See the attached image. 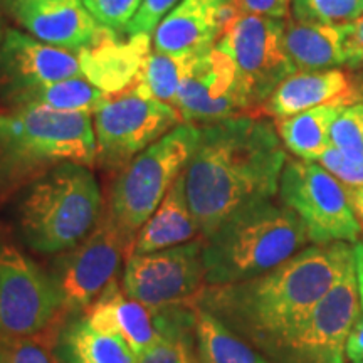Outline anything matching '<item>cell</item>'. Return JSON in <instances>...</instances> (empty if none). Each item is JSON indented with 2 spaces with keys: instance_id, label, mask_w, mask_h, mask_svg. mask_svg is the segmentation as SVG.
Instances as JSON below:
<instances>
[{
  "instance_id": "cell-28",
  "label": "cell",
  "mask_w": 363,
  "mask_h": 363,
  "mask_svg": "<svg viewBox=\"0 0 363 363\" xmlns=\"http://www.w3.org/2000/svg\"><path fill=\"white\" fill-rule=\"evenodd\" d=\"M201 52H152L140 81L153 98L174 104L182 83Z\"/></svg>"
},
{
  "instance_id": "cell-22",
  "label": "cell",
  "mask_w": 363,
  "mask_h": 363,
  "mask_svg": "<svg viewBox=\"0 0 363 363\" xmlns=\"http://www.w3.org/2000/svg\"><path fill=\"white\" fill-rule=\"evenodd\" d=\"M54 353L59 363H138L123 338L93 328L84 313L59 320Z\"/></svg>"
},
{
  "instance_id": "cell-12",
  "label": "cell",
  "mask_w": 363,
  "mask_h": 363,
  "mask_svg": "<svg viewBox=\"0 0 363 363\" xmlns=\"http://www.w3.org/2000/svg\"><path fill=\"white\" fill-rule=\"evenodd\" d=\"M283 19L238 13L216 48L233 59L252 110L264 106L274 89L296 72L284 48Z\"/></svg>"
},
{
  "instance_id": "cell-5",
  "label": "cell",
  "mask_w": 363,
  "mask_h": 363,
  "mask_svg": "<svg viewBox=\"0 0 363 363\" xmlns=\"http://www.w3.org/2000/svg\"><path fill=\"white\" fill-rule=\"evenodd\" d=\"M103 211L101 190L89 167L62 163L27 185L17 225L27 247L61 254L96 227Z\"/></svg>"
},
{
  "instance_id": "cell-43",
  "label": "cell",
  "mask_w": 363,
  "mask_h": 363,
  "mask_svg": "<svg viewBox=\"0 0 363 363\" xmlns=\"http://www.w3.org/2000/svg\"><path fill=\"white\" fill-rule=\"evenodd\" d=\"M358 363H363V362H358Z\"/></svg>"
},
{
  "instance_id": "cell-18",
  "label": "cell",
  "mask_w": 363,
  "mask_h": 363,
  "mask_svg": "<svg viewBox=\"0 0 363 363\" xmlns=\"http://www.w3.org/2000/svg\"><path fill=\"white\" fill-rule=\"evenodd\" d=\"M150 54V34H133L121 40L104 27L93 44L78 51V59L83 78L113 96L140 79Z\"/></svg>"
},
{
  "instance_id": "cell-7",
  "label": "cell",
  "mask_w": 363,
  "mask_h": 363,
  "mask_svg": "<svg viewBox=\"0 0 363 363\" xmlns=\"http://www.w3.org/2000/svg\"><path fill=\"white\" fill-rule=\"evenodd\" d=\"M174 104L153 98L142 81L128 89L113 94L108 103L93 115L96 138V163L101 169L120 172L182 123Z\"/></svg>"
},
{
  "instance_id": "cell-29",
  "label": "cell",
  "mask_w": 363,
  "mask_h": 363,
  "mask_svg": "<svg viewBox=\"0 0 363 363\" xmlns=\"http://www.w3.org/2000/svg\"><path fill=\"white\" fill-rule=\"evenodd\" d=\"M293 19L345 26L363 16V0H293Z\"/></svg>"
},
{
  "instance_id": "cell-24",
  "label": "cell",
  "mask_w": 363,
  "mask_h": 363,
  "mask_svg": "<svg viewBox=\"0 0 363 363\" xmlns=\"http://www.w3.org/2000/svg\"><path fill=\"white\" fill-rule=\"evenodd\" d=\"M4 94L12 108L30 106L52 111L88 113V115H94L110 99V94L103 93L84 78L27 86V88L7 91Z\"/></svg>"
},
{
  "instance_id": "cell-33",
  "label": "cell",
  "mask_w": 363,
  "mask_h": 363,
  "mask_svg": "<svg viewBox=\"0 0 363 363\" xmlns=\"http://www.w3.org/2000/svg\"><path fill=\"white\" fill-rule=\"evenodd\" d=\"M316 162L320 163L325 170H328L335 179L342 182L347 189H353V187H358V185H363L362 163L352 162L350 158L345 157L340 150L333 147V145H330V147L316 158Z\"/></svg>"
},
{
  "instance_id": "cell-3",
  "label": "cell",
  "mask_w": 363,
  "mask_h": 363,
  "mask_svg": "<svg viewBox=\"0 0 363 363\" xmlns=\"http://www.w3.org/2000/svg\"><path fill=\"white\" fill-rule=\"evenodd\" d=\"M62 163H96L93 115L30 106L0 111V203Z\"/></svg>"
},
{
  "instance_id": "cell-16",
  "label": "cell",
  "mask_w": 363,
  "mask_h": 363,
  "mask_svg": "<svg viewBox=\"0 0 363 363\" xmlns=\"http://www.w3.org/2000/svg\"><path fill=\"white\" fill-rule=\"evenodd\" d=\"M83 78L78 54L9 29L0 43V83L4 93L52 81Z\"/></svg>"
},
{
  "instance_id": "cell-10",
  "label": "cell",
  "mask_w": 363,
  "mask_h": 363,
  "mask_svg": "<svg viewBox=\"0 0 363 363\" xmlns=\"http://www.w3.org/2000/svg\"><path fill=\"white\" fill-rule=\"evenodd\" d=\"M61 318V299L51 272L0 229V337L45 333Z\"/></svg>"
},
{
  "instance_id": "cell-14",
  "label": "cell",
  "mask_w": 363,
  "mask_h": 363,
  "mask_svg": "<svg viewBox=\"0 0 363 363\" xmlns=\"http://www.w3.org/2000/svg\"><path fill=\"white\" fill-rule=\"evenodd\" d=\"M174 106L182 120L199 126L249 115L252 110L238 67L216 45L195 57Z\"/></svg>"
},
{
  "instance_id": "cell-1",
  "label": "cell",
  "mask_w": 363,
  "mask_h": 363,
  "mask_svg": "<svg viewBox=\"0 0 363 363\" xmlns=\"http://www.w3.org/2000/svg\"><path fill=\"white\" fill-rule=\"evenodd\" d=\"M288 162L276 125L240 115L202 125L184 170L185 194L206 239L235 212L271 201Z\"/></svg>"
},
{
  "instance_id": "cell-6",
  "label": "cell",
  "mask_w": 363,
  "mask_h": 363,
  "mask_svg": "<svg viewBox=\"0 0 363 363\" xmlns=\"http://www.w3.org/2000/svg\"><path fill=\"white\" fill-rule=\"evenodd\" d=\"M199 136L201 126L182 121L118 172L104 211L130 242L184 174Z\"/></svg>"
},
{
  "instance_id": "cell-20",
  "label": "cell",
  "mask_w": 363,
  "mask_h": 363,
  "mask_svg": "<svg viewBox=\"0 0 363 363\" xmlns=\"http://www.w3.org/2000/svg\"><path fill=\"white\" fill-rule=\"evenodd\" d=\"M84 316L93 328L123 338L138 360L158 338L157 313L130 298L116 279L84 311Z\"/></svg>"
},
{
  "instance_id": "cell-35",
  "label": "cell",
  "mask_w": 363,
  "mask_h": 363,
  "mask_svg": "<svg viewBox=\"0 0 363 363\" xmlns=\"http://www.w3.org/2000/svg\"><path fill=\"white\" fill-rule=\"evenodd\" d=\"M293 0H235L239 13L271 17V19H286L291 9Z\"/></svg>"
},
{
  "instance_id": "cell-25",
  "label": "cell",
  "mask_w": 363,
  "mask_h": 363,
  "mask_svg": "<svg viewBox=\"0 0 363 363\" xmlns=\"http://www.w3.org/2000/svg\"><path fill=\"white\" fill-rule=\"evenodd\" d=\"M155 313L158 338L138 363H201L195 335V303Z\"/></svg>"
},
{
  "instance_id": "cell-37",
  "label": "cell",
  "mask_w": 363,
  "mask_h": 363,
  "mask_svg": "<svg viewBox=\"0 0 363 363\" xmlns=\"http://www.w3.org/2000/svg\"><path fill=\"white\" fill-rule=\"evenodd\" d=\"M345 357L353 363L363 362V311L353 323L350 335H348L347 347H345Z\"/></svg>"
},
{
  "instance_id": "cell-23",
  "label": "cell",
  "mask_w": 363,
  "mask_h": 363,
  "mask_svg": "<svg viewBox=\"0 0 363 363\" xmlns=\"http://www.w3.org/2000/svg\"><path fill=\"white\" fill-rule=\"evenodd\" d=\"M345 26L291 19L284 27V48L294 69L303 72L347 66Z\"/></svg>"
},
{
  "instance_id": "cell-9",
  "label": "cell",
  "mask_w": 363,
  "mask_h": 363,
  "mask_svg": "<svg viewBox=\"0 0 363 363\" xmlns=\"http://www.w3.org/2000/svg\"><path fill=\"white\" fill-rule=\"evenodd\" d=\"M360 310L352 266L294 328L261 353L272 363H345V347Z\"/></svg>"
},
{
  "instance_id": "cell-13",
  "label": "cell",
  "mask_w": 363,
  "mask_h": 363,
  "mask_svg": "<svg viewBox=\"0 0 363 363\" xmlns=\"http://www.w3.org/2000/svg\"><path fill=\"white\" fill-rule=\"evenodd\" d=\"M203 240H190L163 251L128 256L125 262V293L153 311L190 305L206 288Z\"/></svg>"
},
{
  "instance_id": "cell-42",
  "label": "cell",
  "mask_w": 363,
  "mask_h": 363,
  "mask_svg": "<svg viewBox=\"0 0 363 363\" xmlns=\"http://www.w3.org/2000/svg\"><path fill=\"white\" fill-rule=\"evenodd\" d=\"M4 39V33H2V21H0V43H2Z\"/></svg>"
},
{
  "instance_id": "cell-17",
  "label": "cell",
  "mask_w": 363,
  "mask_h": 363,
  "mask_svg": "<svg viewBox=\"0 0 363 363\" xmlns=\"http://www.w3.org/2000/svg\"><path fill=\"white\" fill-rule=\"evenodd\" d=\"M239 11L235 0H180L153 34L158 52H203L214 48Z\"/></svg>"
},
{
  "instance_id": "cell-19",
  "label": "cell",
  "mask_w": 363,
  "mask_h": 363,
  "mask_svg": "<svg viewBox=\"0 0 363 363\" xmlns=\"http://www.w3.org/2000/svg\"><path fill=\"white\" fill-rule=\"evenodd\" d=\"M362 99L357 83L340 69L298 71L288 76L267 99L262 110L278 120L325 104H352Z\"/></svg>"
},
{
  "instance_id": "cell-4",
  "label": "cell",
  "mask_w": 363,
  "mask_h": 363,
  "mask_svg": "<svg viewBox=\"0 0 363 363\" xmlns=\"http://www.w3.org/2000/svg\"><path fill=\"white\" fill-rule=\"evenodd\" d=\"M203 240L206 284L256 278L305 249V225L283 203L262 201L235 212Z\"/></svg>"
},
{
  "instance_id": "cell-30",
  "label": "cell",
  "mask_w": 363,
  "mask_h": 363,
  "mask_svg": "<svg viewBox=\"0 0 363 363\" xmlns=\"http://www.w3.org/2000/svg\"><path fill=\"white\" fill-rule=\"evenodd\" d=\"M0 363H59L54 353V331L30 337H0Z\"/></svg>"
},
{
  "instance_id": "cell-39",
  "label": "cell",
  "mask_w": 363,
  "mask_h": 363,
  "mask_svg": "<svg viewBox=\"0 0 363 363\" xmlns=\"http://www.w3.org/2000/svg\"><path fill=\"white\" fill-rule=\"evenodd\" d=\"M348 194H350L352 206L355 208L358 219L363 222V185H358V187L348 189Z\"/></svg>"
},
{
  "instance_id": "cell-31",
  "label": "cell",
  "mask_w": 363,
  "mask_h": 363,
  "mask_svg": "<svg viewBox=\"0 0 363 363\" xmlns=\"http://www.w3.org/2000/svg\"><path fill=\"white\" fill-rule=\"evenodd\" d=\"M358 103L343 106L331 121L330 143L352 162L363 165V126Z\"/></svg>"
},
{
  "instance_id": "cell-32",
  "label": "cell",
  "mask_w": 363,
  "mask_h": 363,
  "mask_svg": "<svg viewBox=\"0 0 363 363\" xmlns=\"http://www.w3.org/2000/svg\"><path fill=\"white\" fill-rule=\"evenodd\" d=\"M84 7L99 26L120 34L128 30L143 0H83Z\"/></svg>"
},
{
  "instance_id": "cell-27",
  "label": "cell",
  "mask_w": 363,
  "mask_h": 363,
  "mask_svg": "<svg viewBox=\"0 0 363 363\" xmlns=\"http://www.w3.org/2000/svg\"><path fill=\"white\" fill-rule=\"evenodd\" d=\"M195 335L201 363H272L202 308L195 306Z\"/></svg>"
},
{
  "instance_id": "cell-34",
  "label": "cell",
  "mask_w": 363,
  "mask_h": 363,
  "mask_svg": "<svg viewBox=\"0 0 363 363\" xmlns=\"http://www.w3.org/2000/svg\"><path fill=\"white\" fill-rule=\"evenodd\" d=\"M179 2L180 0H143L138 13H136L135 19L130 22L126 34H150L152 30L157 29V26L160 24L163 17H165Z\"/></svg>"
},
{
  "instance_id": "cell-38",
  "label": "cell",
  "mask_w": 363,
  "mask_h": 363,
  "mask_svg": "<svg viewBox=\"0 0 363 363\" xmlns=\"http://www.w3.org/2000/svg\"><path fill=\"white\" fill-rule=\"evenodd\" d=\"M353 266H355L358 296H360L363 306V242H355V246H353Z\"/></svg>"
},
{
  "instance_id": "cell-36",
  "label": "cell",
  "mask_w": 363,
  "mask_h": 363,
  "mask_svg": "<svg viewBox=\"0 0 363 363\" xmlns=\"http://www.w3.org/2000/svg\"><path fill=\"white\" fill-rule=\"evenodd\" d=\"M343 48L347 67H363V16L345 24Z\"/></svg>"
},
{
  "instance_id": "cell-21",
  "label": "cell",
  "mask_w": 363,
  "mask_h": 363,
  "mask_svg": "<svg viewBox=\"0 0 363 363\" xmlns=\"http://www.w3.org/2000/svg\"><path fill=\"white\" fill-rule=\"evenodd\" d=\"M195 235H201V233L190 211L185 194V179L182 174L163 197L157 211L140 227L131 242L130 256H142L180 246L195 240Z\"/></svg>"
},
{
  "instance_id": "cell-2",
  "label": "cell",
  "mask_w": 363,
  "mask_h": 363,
  "mask_svg": "<svg viewBox=\"0 0 363 363\" xmlns=\"http://www.w3.org/2000/svg\"><path fill=\"white\" fill-rule=\"evenodd\" d=\"M352 266L348 242L315 244L252 279L207 284L195 306L264 352L294 328Z\"/></svg>"
},
{
  "instance_id": "cell-11",
  "label": "cell",
  "mask_w": 363,
  "mask_h": 363,
  "mask_svg": "<svg viewBox=\"0 0 363 363\" xmlns=\"http://www.w3.org/2000/svg\"><path fill=\"white\" fill-rule=\"evenodd\" d=\"M131 242L111 217L103 216L91 233L54 261L51 278L61 299L62 318L81 315L116 279Z\"/></svg>"
},
{
  "instance_id": "cell-26",
  "label": "cell",
  "mask_w": 363,
  "mask_h": 363,
  "mask_svg": "<svg viewBox=\"0 0 363 363\" xmlns=\"http://www.w3.org/2000/svg\"><path fill=\"white\" fill-rule=\"evenodd\" d=\"M347 104H325L298 115L283 118L276 125L281 142L301 160L316 162L330 147V126Z\"/></svg>"
},
{
  "instance_id": "cell-40",
  "label": "cell",
  "mask_w": 363,
  "mask_h": 363,
  "mask_svg": "<svg viewBox=\"0 0 363 363\" xmlns=\"http://www.w3.org/2000/svg\"><path fill=\"white\" fill-rule=\"evenodd\" d=\"M355 83H357V88H358V91H360V94L363 98V74L358 76V78L355 79Z\"/></svg>"
},
{
  "instance_id": "cell-8",
  "label": "cell",
  "mask_w": 363,
  "mask_h": 363,
  "mask_svg": "<svg viewBox=\"0 0 363 363\" xmlns=\"http://www.w3.org/2000/svg\"><path fill=\"white\" fill-rule=\"evenodd\" d=\"M279 201L305 225L315 244L358 242L363 227L350 194L320 163L288 160L279 180Z\"/></svg>"
},
{
  "instance_id": "cell-41",
  "label": "cell",
  "mask_w": 363,
  "mask_h": 363,
  "mask_svg": "<svg viewBox=\"0 0 363 363\" xmlns=\"http://www.w3.org/2000/svg\"><path fill=\"white\" fill-rule=\"evenodd\" d=\"M358 104H360V118H362V126H363V99Z\"/></svg>"
},
{
  "instance_id": "cell-15",
  "label": "cell",
  "mask_w": 363,
  "mask_h": 363,
  "mask_svg": "<svg viewBox=\"0 0 363 363\" xmlns=\"http://www.w3.org/2000/svg\"><path fill=\"white\" fill-rule=\"evenodd\" d=\"M9 16L33 38L78 52L101 35L83 0H4Z\"/></svg>"
}]
</instances>
